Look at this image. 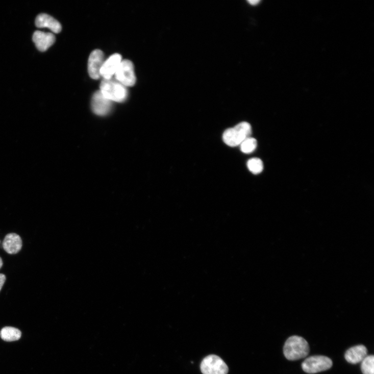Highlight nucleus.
Segmentation results:
<instances>
[{"label":"nucleus","mask_w":374,"mask_h":374,"mask_svg":"<svg viewBox=\"0 0 374 374\" xmlns=\"http://www.w3.org/2000/svg\"><path fill=\"white\" fill-rule=\"evenodd\" d=\"M309 351L308 342L304 338L298 336H293L287 339L283 348L285 357L290 361L306 358Z\"/></svg>","instance_id":"obj_1"},{"label":"nucleus","mask_w":374,"mask_h":374,"mask_svg":"<svg viewBox=\"0 0 374 374\" xmlns=\"http://www.w3.org/2000/svg\"><path fill=\"white\" fill-rule=\"evenodd\" d=\"M100 91L109 101L122 103L128 96V92L125 86L116 79H104L100 85Z\"/></svg>","instance_id":"obj_2"},{"label":"nucleus","mask_w":374,"mask_h":374,"mask_svg":"<svg viewBox=\"0 0 374 374\" xmlns=\"http://www.w3.org/2000/svg\"><path fill=\"white\" fill-rule=\"evenodd\" d=\"M252 127L247 122H241L233 128L226 130L222 135L226 144L230 147H236L246 138L251 137Z\"/></svg>","instance_id":"obj_3"},{"label":"nucleus","mask_w":374,"mask_h":374,"mask_svg":"<svg viewBox=\"0 0 374 374\" xmlns=\"http://www.w3.org/2000/svg\"><path fill=\"white\" fill-rule=\"evenodd\" d=\"M333 365L331 359L322 356H315L307 358L302 363V368L308 373H315L327 370Z\"/></svg>","instance_id":"obj_4"},{"label":"nucleus","mask_w":374,"mask_h":374,"mask_svg":"<svg viewBox=\"0 0 374 374\" xmlns=\"http://www.w3.org/2000/svg\"><path fill=\"white\" fill-rule=\"evenodd\" d=\"M201 370L204 374H227L228 367L220 357L210 355L201 363Z\"/></svg>","instance_id":"obj_5"},{"label":"nucleus","mask_w":374,"mask_h":374,"mask_svg":"<svg viewBox=\"0 0 374 374\" xmlns=\"http://www.w3.org/2000/svg\"><path fill=\"white\" fill-rule=\"evenodd\" d=\"M114 76L115 79L126 87L134 85L136 78L132 62L129 60L122 61Z\"/></svg>","instance_id":"obj_6"},{"label":"nucleus","mask_w":374,"mask_h":374,"mask_svg":"<svg viewBox=\"0 0 374 374\" xmlns=\"http://www.w3.org/2000/svg\"><path fill=\"white\" fill-rule=\"evenodd\" d=\"M112 103L106 98L100 91H97L94 94L92 99V110L98 116H106L112 110Z\"/></svg>","instance_id":"obj_7"},{"label":"nucleus","mask_w":374,"mask_h":374,"mask_svg":"<svg viewBox=\"0 0 374 374\" xmlns=\"http://www.w3.org/2000/svg\"><path fill=\"white\" fill-rule=\"evenodd\" d=\"M104 62V53L101 50L95 49L91 53L88 61V71L91 78L97 80L101 77V70Z\"/></svg>","instance_id":"obj_8"},{"label":"nucleus","mask_w":374,"mask_h":374,"mask_svg":"<svg viewBox=\"0 0 374 374\" xmlns=\"http://www.w3.org/2000/svg\"><path fill=\"white\" fill-rule=\"evenodd\" d=\"M122 56L119 54H114L105 61L101 70V76L104 79H110L115 75L121 62Z\"/></svg>","instance_id":"obj_9"},{"label":"nucleus","mask_w":374,"mask_h":374,"mask_svg":"<svg viewBox=\"0 0 374 374\" xmlns=\"http://www.w3.org/2000/svg\"><path fill=\"white\" fill-rule=\"evenodd\" d=\"M36 25L39 28H48L55 34L60 33L62 29L61 23L58 21L46 14H41L37 17Z\"/></svg>","instance_id":"obj_10"},{"label":"nucleus","mask_w":374,"mask_h":374,"mask_svg":"<svg viewBox=\"0 0 374 374\" xmlns=\"http://www.w3.org/2000/svg\"><path fill=\"white\" fill-rule=\"evenodd\" d=\"M33 41L38 50L45 52L55 42V37L51 33L36 32L33 35Z\"/></svg>","instance_id":"obj_11"},{"label":"nucleus","mask_w":374,"mask_h":374,"mask_svg":"<svg viewBox=\"0 0 374 374\" xmlns=\"http://www.w3.org/2000/svg\"><path fill=\"white\" fill-rule=\"evenodd\" d=\"M3 246L4 250L8 254H16L21 250L22 240L16 234H9L5 238Z\"/></svg>","instance_id":"obj_12"},{"label":"nucleus","mask_w":374,"mask_h":374,"mask_svg":"<svg viewBox=\"0 0 374 374\" xmlns=\"http://www.w3.org/2000/svg\"><path fill=\"white\" fill-rule=\"evenodd\" d=\"M367 348L363 345H358L349 349L344 355L350 363L355 364L362 362L367 356Z\"/></svg>","instance_id":"obj_13"},{"label":"nucleus","mask_w":374,"mask_h":374,"mask_svg":"<svg viewBox=\"0 0 374 374\" xmlns=\"http://www.w3.org/2000/svg\"><path fill=\"white\" fill-rule=\"evenodd\" d=\"M21 333L18 329L13 327H5L0 332V336L6 341H13L19 340Z\"/></svg>","instance_id":"obj_14"},{"label":"nucleus","mask_w":374,"mask_h":374,"mask_svg":"<svg viewBox=\"0 0 374 374\" xmlns=\"http://www.w3.org/2000/svg\"><path fill=\"white\" fill-rule=\"evenodd\" d=\"M247 166L250 171L254 174H258L263 170L264 165L263 161L259 158H252L247 163Z\"/></svg>","instance_id":"obj_15"},{"label":"nucleus","mask_w":374,"mask_h":374,"mask_svg":"<svg viewBox=\"0 0 374 374\" xmlns=\"http://www.w3.org/2000/svg\"><path fill=\"white\" fill-rule=\"evenodd\" d=\"M240 146L242 153L251 154L256 149L257 142L255 138L250 137L244 140Z\"/></svg>","instance_id":"obj_16"},{"label":"nucleus","mask_w":374,"mask_h":374,"mask_svg":"<svg viewBox=\"0 0 374 374\" xmlns=\"http://www.w3.org/2000/svg\"><path fill=\"white\" fill-rule=\"evenodd\" d=\"M361 370L363 374H374V357L366 356L362 361Z\"/></svg>","instance_id":"obj_17"},{"label":"nucleus","mask_w":374,"mask_h":374,"mask_svg":"<svg viewBox=\"0 0 374 374\" xmlns=\"http://www.w3.org/2000/svg\"><path fill=\"white\" fill-rule=\"evenodd\" d=\"M6 281V276L4 274L0 273V291H2Z\"/></svg>","instance_id":"obj_18"},{"label":"nucleus","mask_w":374,"mask_h":374,"mask_svg":"<svg viewBox=\"0 0 374 374\" xmlns=\"http://www.w3.org/2000/svg\"><path fill=\"white\" fill-rule=\"evenodd\" d=\"M260 2H261L260 1V0H249V1H248V3H249V4H250V5H252V6H255V5H258V4L259 3H260Z\"/></svg>","instance_id":"obj_19"},{"label":"nucleus","mask_w":374,"mask_h":374,"mask_svg":"<svg viewBox=\"0 0 374 374\" xmlns=\"http://www.w3.org/2000/svg\"><path fill=\"white\" fill-rule=\"evenodd\" d=\"M3 266V261L2 260V258L0 257V269L2 268Z\"/></svg>","instance_id":"obj_20"}]
</instances>
